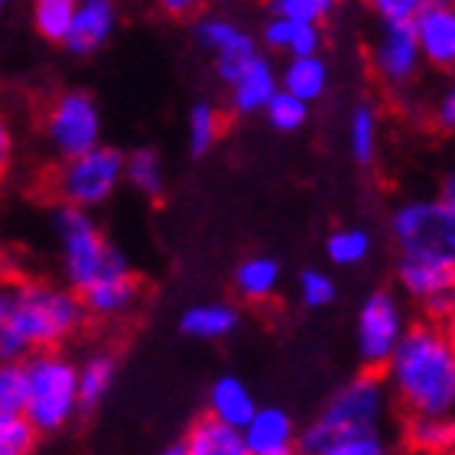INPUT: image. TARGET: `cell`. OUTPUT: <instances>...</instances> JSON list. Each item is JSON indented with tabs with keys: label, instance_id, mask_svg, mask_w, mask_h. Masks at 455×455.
<instances>
[{
	"label": "cell",
	"instance_id": "7bdbcfd3",
	"mask_svg": "<svg viewBox=\"0 0 455 455\" xmlns=\"http://www.w3.org/2000/svg\"><path fill=\"white\" fill-rule=\"evenodd\" d=\"M156 455H189V452H186V443H182V439H176V443H170V446H163Z\"/></svg>",
	"mask_w": 455,
	"mask_h": 455
},
{
	"label": "cell",
	"instance_id": "ee69618b",
	"mask_svg": "<svg viewBox=\"0 0 455 455\" xmlns=\"http://www.w3.org/2000/svg\"><path fill=\"white\" fill-rule=\"evenodd\" d=\"M163 7L170 10V13H186V10H192V4L189 0H166Z\"/></svg>",
	"mask_w": 455,
	"mask_h": 455
},
{
	"label": "cell",
	"instance_id": "4316f807",
	"mask_svg": "<svg viewBox=\"0 0 455 455\" xmlns=\"http://www.w3.org/2000/svg\"><path fill=\"white\" fill-rule=\"evenodd\" d=\"M371 251H374V237H371L368 228H361V225H341L325 237V257H329L335 267L364 264L371 257Z\"/></svg>",
	"mask_w": 455,
	"mask_h": 455
},
{
	"label": "cell",
	"instance_id": "8d00e7d4",
	"mask_svg": "<svg viewBox=\"0 0 455 455\" xmlns=\"http://www.w3.org/2000/svg\"><path fill=\"white\" fill-rule=\"evenodd\" d=\"M423 7V0H374V13H378L380 27L387 23H413Z\"/></svg>",
	"mask_w": 455,
	"mask_h": 455
},
{
	"label": "cell",
	"instance_id": "9c48e42d",
	"mask_svg": "<svg viewBox=\"0 0 455 455\" xmlns=\"http://www.w3.org/2000/svg\"><path fill=\"white\" fill-rule=\"evenodd\" d=\"M410 319L397 293L390 290H374L364 296L358 309V325H355V341H358V358L364 371H378L390 361L400 339L407 335Z\"/></svg>",
	"mask_w": 455,
	"mask_h": 455
},
{
	"label": "cell",
	"instance_id": "7dc6e473",
	"mask_svg": "<svg viewBox=\"0 0 455 455\" xmlns=\"http://www.w3.org/2000/svg\"><path fill=\"white\" fill-rule=\"evenodd\" d=\"M274 455H299V452H296V446H293V449H283V452H274Z\"/></svg>",
	"mask_w": 455,
	"mask_h": 455
},
{
	"label": "cell",
	"instance_id": "e575fe53",
	"mask_svg": "<svg viewBox=\"0 0 455 455\" xmlns=\"http://www.w3.org/2000/svg\"><path fill=\"white\" fill-rule=\"evenodd\" d=\"M36 439H39L36 433L23 419H17V423L0 429V455H33Z\"/></svg>",
	"mask_w": 455,
	"mask_h": 455
},
{
	"label": "cell",
	"instance_id": "f1b7e54d",
	"mask_svg": "<svg viewBox=\"0 0 455 455\" xmlns=\"http://www.w3.org/2000/svg\"><path fill=\"white\" fill-rule=\"evenodd\" d=\"M221 111L212 101H199V105H192L189 111V124H186V131H189V150L192 156H205V153L219 143L221 137Z\"/></svg>",
	"mask_w": 455,
	"mask_h": 455
},
{
	"label": "cell",
	"instance_id": "d6a6232c",
	"mask_svg": "<svg viewBox=\"0 0 455 455\" xmlns=\"http://www.w3.org/2000/svg\"><path fill=\"white\" fill-rule=\"evenodd\" d=\"M332 0H274L270 4L274 17L293 20V23H313V27H323V20L332 17Z\"/></svg>",
	"mask_w": 455,
	"mask_h": 455
},
{
	"label": "cell",
	"instance_id": "836d02e7",
	"mask_svg": "<svg viewBox=\"0 0 455 455\" xmlns=\"http://www.w3.org/2000/svg\"><path fill=\"white\" fill-rule=\"evenodd\" d=\"M313 455H390V446L384 436H351L329 443V446Z\"/></svg>",
	"mask_w": 455,
	"mask_h": 455
},
{
	"label": "cell",
	"instance_id": "f35d334b",
	"mask_svg": "<svg viewBox=\"0 0 455 455\" xmlns=\"http://www.w3.org/2000/svg\"><path fill=\"white\" fill-rule=\"evenodd\" d=\"M13 160H17V133H13L7 111L0 108V182L7 180V172L13 170Z\"/></svg>",
	"mask_w": 455,
	"mask_h": 455
},
{
	"label": "cell",
	"instance_id": "7402d4cb",
	"mask_svg": "<svg viewBox=\"0 0 455 455\" xmlns=\"http://www.w3.org/2000/svg\"><path fill=\"white\" fill-rule=\"evenodd\" d=\"M182 443H186L189 455H251L237 429L221 427L212 417L196 419Z\"/></svg>",
	"mask_w": 455,
	"mask_h": 455
},
{
	"label": "cell",
	"instance_id": "74e56055",
	"mask_svg": "<svg viewBox=\"0 0 455 455\" xmlns=\"http://www.w3.org/2000/svg\"><path fill=\"white\" fill-rule=\"evenodd\" d=\"M299 23H293V20H283V17H267L264 29H260V39H264L267 49H274V52H286L290 49V43H293V33Z\"/></svg>",
	"mask_w": 455,
	"mask_h": 455
},
{
	"label": "cell",
	"instance_id": "6da1fadb",
	"mask_svg": "<svg viewBox=\"0 0 455 455\" xmlns=\"http://www.w3.org/2000/svg\"><path fill=\"white\" fill-rule=\"evenodd\" d=\"M380 378L410 419L455 417V348L439 325L410 323Z\"/></svg>",
	"mask_w": 455,
	"mask_h": 455
},
{
	"label": "cell",
	"instance_id": "ffe728a7",
	"mask_svg": "<svg viewBox=\"0 0 455 455\" xmlns=\"http://www.w3.org/2000/svg\"><path fill=\"white\" fill-rule=\"evenodd\" d=\"M280 276H283L280 260H274V257L267 254H251L237 264L235 290L247 303H267L280 290Z\"/></svg>",
	"mask_w": 455,
	"mask_h": 455
},
{
	"label": "cell",
	"instance_id": "1f68e13d",
	"mask_svg": "<svg viewBox=\"0 0 455 455\" xmlns=\"http://www.w3.org/2000/svg\"><path fill=\"white\" fill-rule=\"evenodd\" d=\"M23 419V374L20 364H0V429Z\"/></svg>",
	"mask_w": 455,
	"mask_h": 455
},
{
	"label": "cell",
	"instance_id": "f6af8a7d",
	"mask_svg": "<svg viewBox=\"0 0 455 455\" xmlns=\"http://www.w3.org/2000/svg\"><path fill=\"white\" fill-rule=\"evenodd\" d=\"M4 325H7V286L0 290V332H4Z\"/></svg>",
	"mask_w": 455,
	"mask_h": 455
},
{
	"label": "cell",
	"instance_id": "484cf974",
	"mask_svg": "<svg viewBox=\"0 0 455 455\" xmlns=\"http://www.w3.org/2000/svg\"><path fill=\"white\" fill-rule=\"evenodd\" d=\"M378 147H380V121L378 111L371 105H355L348 114V150L351 160L358 166H371L378 160Z\"/></svg>",
	"mask_w": 455,
	"mask_h": 455
},
{
	"label": "cell",
	"instance_id": "3957f363",
	"mask_svg": "<svg viewBox=\"0 0 455 455\" xmlns=\"http://www.w3.org/2000/svg\"><path fill=\"white\" fill-rule=\"evenodd\" d=\"M390 390L378 371H364L358 378L345 380L332 397L325 400L319 417L296 433V452L313 455L329 443L351 436H380V427L390 417Z\"/></svg>",
	"mask_w": 455,
	"mask_h": 455
},
{
	"label": "cell",
	"instance_id": "ab89813d",
	"mask_svg": "<svg viewBox=\"0 0 455 455\" xmlns=\"http://www.w3.org/2000/svg\"><path fill=\"white\" fill-rule=\"evenodd\" d=\"M433 117H436L439 131L455 133V78L449 82V88L443 92V98L436 101V111H433Z\"/></svg>",
	"mask_w": 455,
	"mask_h": 455
},
{
	"label": "cell",
	"instance_id": "ac0fdd59",
	"mask_svg": "<svg viewBox=\"0 0 455 455\" xmlns=\"http://www.w3.org/2000/svg\"><path fill=\"white\" fill-rule=\"evenodd\" d=\"M228 88H231V108L237 114H257L264 111L270 105V98L280 92V78H276V68L270 59L257 56Z\"/></svg>",
	"mask_w": 455,
	"mask_h": 455
},
{
	"label": "cell",
	"instance_id": "d590c367",
	"mask_svg": "<svg viewBox=\"0 0 455 455\" xmlns=\"http://www.w3.org/2000/svg\"><path fill=\"white\" fill-rule=\"evenodd\" d=\"M325 46V29L313 27V23H299L293 33V43L286 49L290 59H309V56H323Z\"/></svg>",
	"mask_w": 455,
	"mask_h": 455
},
{
	"label": "cell",
	"instance_id": "83f0119b",
	"mask_svg": "<svg viewBox=\"0 0 455 455\" xmlns=\"http://www.w3.org/2000/svg\"><path fill=\"white\" fill-rule=\"evenodd\" d=\"M72 17H76V0H36L33 4V29L56 46H66Z\"/></svg>",
	"mask_w": 455,
	"mask_h": 455
},
{
	"label": "cell",
	"instance_id": "277c9868",
	"mask_svg": "<svg viewBox=\"0 0 455 455\" xmlns=\"http://www.w3.org/2000/svg\"><path fill=\"white\" fill-rule=\"evenodd\" d=\"M23 374V423L36 436L66 429L78 407V364L62 351H36L20 361Z\"/></svg>",
	"mask_w": 455,
	"mask_h": 455
},
{
	"label": "cell",
	"instance_id": "b9f144b4",
	"mask_svg": "<svg viewBox=\"0 0 455 455\" xmlns=\"http://www.w3.org/2000/svg\"><path fill=\"white\" fill-rule=\"evenodd\" d=\"M439 329H443V335H446V339H449V345H452V348H455V309L446 315V323L439 325Z\"/></svg>",
	"mask_w": 455,
	"mask_h": 455
},
{
	"label": "cell",
	"instance_id": "8992f818",
	"mask_svg": "<svg viewBox=\"0 0 455 455\" xmlns=\"http://www.w3.org/2000/svg\"><path fill=\"white\" fill-rule=\"evenodd\" d=\"M397 257L455 270V215L439 199H407L390 212Z\"/></svg>",
	"mask_w": 455,
	"mask_h": 455
},
{
	"label": "cell",
	"instance_id": "4dcf8cb0",
	"mask_svg": "<svg viewBox=\"0 0 455 455\" xmlns=\"http://www.w3.org/2000/svg\"><path fill=\"white\" fill-rule=\"evenodd\" d=\"M296 286H299V303L306 309H325L339 296L335 280L325 270H319V267H306L303 274H299V280H296Z\"/></svg>",
	"mask_w": 455,
	"mask_h": 455
},
{
	"label": "cell",
	"instance_id": "603a6c76",
	"mask_svg": "<svg viewBox=\"0 0 455 455\" xmlns=\"http://www.w3.org/2000/svg\"><path fill=\"white\" fill-rule=\"evenodd\" d=\"M117 378V358L111 351H95L78 364V407L95 410L108 397Z\"/></svg>",
	"mask_w": 455,
	"mask_h": 455
},
{
	"label": "cell",
	"instance_id": "4fadbf2b",
	"mask_svg": "<svg viewBox=\"0 0 455 455\" xmlns=\"http://www.w3.org/2000/svg\"><path fill=\"white\" fill-rule=\"evenodd\" d=\"M114 29H117V7L111 0H82V4H76L66 49L76 56H92L111 43Z\"/></svg>",
	"mask_w": 455,
	"mask_h": 455
},
{
	"label": "cell",
	"instance_id": "2e32d148",
	"mask_svg": "<svg viewBox=\"0 0 455 455\" xmlns=\"http://www.w3.org/2000/svg\"><path fill=\"white\" fill-rule=\"evenodd\" d=\"M397 283L403 296H410L417 306H427L439 296H455V270L452 267L427 264V260H410L397 257Z\"/></svg>",
	"mask_w": 455,
	"mask_h": 455
},
{
	"label": "cell",
	"instance_id": "9a60e30c",
	"mask_svg": "<svg viewBox=\"0 0 455 455\" xmlns=\"http://www.w3.org/2000/svg\"><path fill=\"white\" fill-rule=\"evenodd\" d=\"M241 439L251 455H274L296 446V423L280 407H257V413L241 429Z\"/></svg>",
	"mask_w": 455,
	"mask_h": 455
},
{
	"label": "cell",
	"instance_id": "cb8c5ba5",
	"mask_svg": "<svg viewBox=\"0 0 455 455\" xmlns=\"http://www.w3.org/2000/svg\"><path fill=\"white\" fill-rule=\"evenodd\" d=\"M403 439L419 455H455V417L407 419Z\"/></svg>",
	"mask_w": 455,
	"mask_h": 455
},
{
	"label": "cell",
	"instance_id": "52a82bcc",
	"mask_svg": "<svg viewBox=\"0 0 455 455\" xmlns=\"http://www.w3.org/2000/svg\"><path fill=\"white\" fill-rule=\"evenodd\" d=\"M124 182V153L114 147H95L85 156H76L68 163H59L52 180H49V192L59 199V205L66 209H98L111 202L117 186Z\"/></svg>",
	"mask_w": 455,
	"mask_h": 455
},
{
	"label": "cell",
	"instance_id": "d4e9b609",
	"mask_svg": "<svg viewBox=\"0 0 455 455\" xmlns=\"http://www.w3.org/2000/svg\"><path fill=\"white\" fill-rule=\"evenodd\" d=\"M124 182L147 196V199H160L166 189V172H163L160 153L150 147H137V150L124 153Z\"/></svg>",
	"mask_w": 455,
	"mask_h": 455
},
{
	"label": "cell",
	"instance_id": "30bf717a",
	"mask_svg": "<svg viewBox=\"0 0 455 455\" xmlns=\"http://www.w3.org/2000/svg\"><path fill=\"white\" fill-rule=\"evenodd\" d=\"M196 39H199L202 49H209L215 56V68H219V78L225 85H231L260 56L257 39L241 23H235L231 17H221V13H205V17L196 20Z\"/></svg>",
	"mask_w": 455,
	"mask_h": 455
},
{
	"label": "cell",
	"instance_id": "44dd1931",
	"mask_svg": "<svg viewBox=\"0 0 455 455\" xmlns=\"http://www.w3.org/2000/svg\"><path fill=\"white\" fill-rule=\"evenodd\" d=\"M280 92L299 98L303 105H313L325 95L329 88V66H325L323 56H309V59H290L280 72Z\"/></svg>",
	"mask_w": 455,
	"mask_h": 455
},
{
	"label": "cell",
	"instance_id": "bcb514c9",
	"mask_svg": "<svg viewBox=\"0 0 455 455\" xmlns=\"http://www.w3.org/2000/svg\"><path fill=\"white\" fill-rule=\"evenodd\" d=\"M4 283H7V264L0 260V290H4Z\"/></svg>",
	"mask_w": 455,
	"mask_h": 455
},
{
	"label": "cell",
	"instance_id": "d6986e66",
	"mask_svg": "<svg viewBox=\"0 0 455 455\" xmlns=\"http://www.w3.org/2000/svg\"><path fill=\"white\" fill-rule=\"evenodd\" d=\"M182 332L199 341H221L241 325V313L235 303L215 299V303H196L182 313Z\"/></svg>",
	"mask_w": 455,
	"mask_h": 455
},
{
	"label": "cell",
	"instance_id": "f546056e",
	"mask_svg": "<svg viewBox=\"0 0 455 455\" xmlns=\"http://www.w3.org/2000/svg\"><path fill=\"white\" fill-rule=\"evenodd\" d=\"M264 114L274 131L293 133V131H299V127H306V121H309V105H303L299 98L286 95V92H276V95L270 98V105L264 108Z\"/></svg>",
	"mask_w": 455,
	"mask_h": 455
},
{
	"label": "cell",
	"instance_id": "ba28073f",
	"mask_svg": "<svg viewBox=\"0 0 455 455\" xmlns=\"http://www.w3.org/2000/svg\"><path fill=\"white\" fill-rule=\"evenodd\" d=\"M43 137L59 163L85 156L101 147V108L85 88H66L43 111Z\"/></svg>",
	"mask_w": 455,
	"mask_h": 455
},
{
	"label": "cell",
	"instance_id": "8fae6325",
	"mask_svg": "<svg viewBox=\"0 0 455 455\" xmlns=\"http://www.w3.org/2000/svg\"><path fill=\"white\" fill-rule=\"evenodd\" d=\"M371 68L380 85L394 88V92L417 82L423 59H419L417 36H413V23L378 27V36L371 43Z\"/></svg>",
	"mask_w": 455,
	"mask_h": 455
},
{
	"label": "cell",
	"instance_id": "7a4b0ae2",
	"mask_svg": "<svg viewBox=\"0 0 455 455\" xmlns=\"http://www.w3.org/2000/svg\"><path fill=\"white\" fill-rule=\"evenodd\" d=\"M88 313L66 283L27 276L7 286V325L0 332V364H20L36 351H59L85 325Z\"/></svg>",
	"mask_w": 455,
	"mask_h": 455
},
{
	"label": "cell",
	"instance_id": "c3c4849f",
	"mask_svg": "<svg viewBox=\"0 0 455 455\" xmlns=\"http://www.w3.org/2000/svg\"><path fill=\"white\" fill-rule=\"evenodd\" d=\"M0 13H4V4H0Z\"/></svg>",
	"mask_w": 455,
	"mask_h": 455
},
{
	"label": "cell",
	"instance_id": "e0dca14e",
	"mask_svg": "<svg viewBox=\"0 0 455 455\" xmlns=\"http://www.w3.org/2000/svg\"><path fill=\"white\" fill-rule=\"evenodd\" d=\"M254 413H257L254 394H251V387H247L241 378H235V374H221L209 387V413H205V417H212L215 423H221V427H231L241 433Z\"/></svg>",
	"mask_w": 455,
	"mask_h": 455
},
{
	"label": "cell",
	"instance_id": "7c38bea8",
	"mask_svg": "<svg viewBox=\"0 0 455 455\" xmlns=\"http://www.w3.org/2000/svg\"><path fill=\"white\" fill-rule=\"evenodd\" d=\"M419 59L439 72L455 76V4L449 0H423L413 20Z\"/></svg>",
	"mask_w": 455,
	"mask_h": 455
},
{
	"label": "cell",
	"instance_id": "60d3db41",
	"mask_svg": "<svg viewBox=\"0 0 455 455\" xmlns=\"http://www.w3.org/2000/svg\"><path fill=\"white\" fill-rule=\"evenodd\" d=\"M436 199L443 202V205H446V209L455 215V170L449 172L446 180L439 182V196H436Z\"/></svg>",
	"mask_w": 455,
	"mask_h": 455
},
{
	"label": "cell",
	"instance_id": "5b68a950",
	"mask_svg": "<svg viewBox=\"0 0 455 455\" xmlns=\"http://www.w3.org/2000/svg\"><path fill=\"white\" fill-rule=\"evenodd\" d=\"M52 228H56L59 247H62L66 286L76 296H82L95 283L131 267V260L108 241L105 231L95 225V219L88 212L59 205L52 212Z\"/></svg>",
	"mask_w": 455,
	"mask_h": 455
},
{
	"label": "cell",
	"instance_id": "5bb4252c",
	"mask_svg": "<svg viewBox=\"0 0 455 455\" xmlns=\"http://www.w3.org/2000/svg\"><path fill=\"white\" fill-rule=\"evenodd\" d=\"M78 299L85 306V313L95 319H121L140 303V276L133 274V267H127L121 274L108 276L92 290H85Z\"/></svg>",
	"mask_w": 455,
	"mask_h": 455
}]
</instances>
